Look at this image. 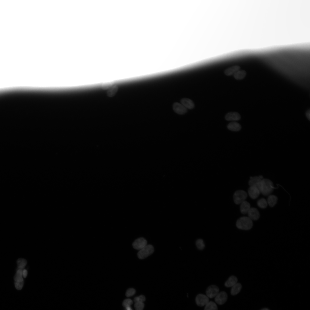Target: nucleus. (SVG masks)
Here are the masks:
<instances>
[{
  "label": "nucleus",
  "instance_id": "f257e3e1",
  "mask_svg": "<svg viewBox=\"0 0 310 310\" xmlns=\"http://www.w3.org/2000/svg\"><path fill=\"white\" fill-rule=\"evenodd\" d=\"M258 188L259 191L265 196L269 195L275 188L272 182L270 180L263 179L260 182Z\"/></svg>",
  "mask_w": 310,
  "mask_h": 310
},
{
  "label": "nucleus",
  "instance_id": "f03ea898",
  "mask_svg": "<svg viewBox=\"0 0 310 310\" xmlns=\"http://www.w3.org/2000/svg\"><path fill=\"white\" fill-rule=\"evenodd\" d=\"M236 225L239 229L248 230L252 228L253 223L252 220L248 217L244 216L240 218L237 220Z\"/></svg>",
  "mask_w": 310,
  "mask_h": 310
},
{
  "label": "nucleus",
  "instance_id": "7ed1b4c3",
  "mask_svg": "<svg viewBox=\"0 0 310 310\" xmlns=\"http://www.w3.org/2000/svg\"><path fill=\"white\" fill-rule=\"evenodd\" d=\"M154 251V248L152 245H147L139 250L137 253V256L140 259H144L152 254Z\"/></svg>",
  "mask_w": 310,
  "mask_h": 310
},
{
  "label": "nucleus",
  "instance_id": "20e7f679",
  "mask_svg": "<svg viewBox=\"0 0 310 310\" xmlns=\"http://www.w3.org/2000/svg\"><path fill=\"white\" fill-rule=\"evenodd\" d=\"M23 270L21 269L17 270L14 277L15 286L18 290L22 289L24 284Z\"/></svg>",
  "mask_w": 310,
  "mask_h": 310
},
{
  "label": "nucleus",
  "instance_id": "39448f33",
  "mask_svg": "<svg viewBox=\"0 0 310 310\" xmlns=\"http://www.w3.org/2000/svg\"><path fill=\"white\" fill-rule=\"evenodd\" d=\"M247 194L245 191L238 190L236 191L233 195V200L236 204H240L245 201L247 197Z\"/></svg>",
  "mask_w": 310,
  "mask_h": 310
},
{
  "label": "nucleus",
  "instance_id": "423d86ee",
  "mask_svg": "<svg viewBox=\"0 0 310 310\" xmlns=\"http://www.w3.org/2000/svg\"><path fill=\"white\" fill-rule=\"evenodd\" d=\"M219 289L216 286L212 285L207 288L206 291V296L210 298H212L217 294L219 292Z\"/></svg>",
  "mask_w": 310,
  "mask_h": 310
},
{
  "label": "nucleus",
  "instance_id": "0eeeda50",
  "mask_svg": "<svg viewBox=\"0 0 310 310\" xmlns=\"http://www.w3.org/2000/svg\"><path fill=\"white\" fill-rule=\"evenodd\" d=\"M209 301V298L206 295L203 294H199L196 297V304L200 307L205 306Z\"/></svg>",
  "mask_w": 310,
  "mask_h": 310
},
{
  "label": "nucleus",
  "instance_id": "6e6552de",
  "mask_svg": "<svg viewBox=\"0 0 310 310\" xmlns=\"http://www.w3.org/2000/svg\"><path fill=\"white\" fill-rule=\"evenodd\" d=\"M228 296L226 293L224 291L219 292L215 297V302L220 305L224 304L227 301Z\"/></svg>",
  "mask_w": 310,
  "mask_h": 310
},
{
  "label": "nucleus",
  "instance_id": "1a4fd4ad",
  "mask_svg": "<svg viewBox=\"0 0 310 310\" xmlns=\"http://www.w3.org/2000/svg\"><path fill=\"white\" fill-rule=\"evenodd\" d=\"M147 245V241L144 238L141 237L135 240L132 244V246L135 249L140 250Z\"/></svg>",
  "mask_w": 310,
  "mask_h": 310
},
{
  "label": "nucleus",
  "instance_id": "9d476101",
  "mask_svg": "<svg viewBox=\"0 0 310 310\" xmlns=\"http://www.w3.org/2000/svg\"><path fill=\"white\" fill-rule=\"evenodd\" d=\"M173 108L174 111L178 114L183 115L187 112V109L181 103L178 102H175L174 103L173 105Z\"/></svg>",
  "mask_w": 310,
  "mask_h": 310
},
{
  "label": "nucleus",
  "instance_id": "9b49d317",
  "mask_svg": "<svg viewBox=\"0 0 310 310\" xmlns=\"http://www.w3.org/2000/svg\"><path fill=\"white\" fill-rule=\"evenodd\" d=\"M241 118L240 114L236 112H231L227 113L226 115L225 118L228 121H237L239 120Z\"/></svg>",
  "mask_w": 310,
  "mask_h": 310
},
{
  "label": "nucleus",
  "instance_id": "f8f14e48",
  "mask_svg": "<svg viewBox=\"0 0 310 310\" xmlns=\"http://www.w3.org/2000/svg\"><path fill=\"white\" fill-rule=\"evenodd\" d=\"M247 213L248 217L252 220H256L260 217L259 213L258 210L254 208H250Z\"/></svg>",
  "mask_w": 310,
  "mask_h": 310
},
{
  "label": "nucleus",
  "instance_id": "ddd939ff",
  "mask_svg": "<svg viewBox=\"0 0 310 310\" xmlns=\"http://www.w3.org/2000/svg\"><path fill=\"white\" fill-rule=\"evenodd\" d=\"M263 179V177L261 176L251 177L249 181V184L250 187L253 186L258 188L260 182Z\"/></svg>",
  "mask_w": 310,
  "mask_h": 310
},
{
  "label": "nucleus",
  "instance_id": "4468645a",
  "mask_svg": "<svg viewBox=\"0 0 310 310\" xmlns=\"http://www.w3.org/2000/svg\"><path fill=\"white\" fill-rule=\"evenodd\" d=\"M248 193L251 198L255 199L259 196L260 191L258 188L256 187L250 186L248 189Z\"/></svg>",
  "mask_w": 310,
  "mask_h": 310
},
{
  "label": "nucleus",
  "instance_id": "2eb2a0df",
  "mask_svg": "<svg viewBox=\"0 0 310 310\" xmlns=\"http://www.w3.org/2000/svg\"><path fill=\"white\" fill-rule=\"evenodd\" d=\"M181 104L187 109H193L195 106V104L193 101L188 98H182L181 100Z\"/></svg>",
  "mask_w": 310,
  "mask_h": 310
},
{
  "label": "nucleus",
  "instance_id": "dca6fc26",
  "mask_svg": "<svg viewBox=\"0 0 310 310\" xmlns=\"http://www.w3.org/2000/svg\"><path fill=\"white\" fill-rule=\"evenodd\" d=\"M240 67L238 65H234L225 69L224 73L226 76H230L233 75L237 71L240 69Z\"/></svg>",
  "mask_w": 310,
  "mask_h": 310
},
{
  "label": "nucleus",
  "instance_id": "f3484780",
  "mask_svg": "<svg viewBox=\"0 0 310 310\" xmlns=\"http://www.w3.org/2000/svg\"><path fill=\"white\" fill-rule=\"evenodd\" d=\"M240 204V210L241 212L244 214H247L251 208L250 204L245 200Z\"/></svg>",
  "mask_w": 310,
  "mask_h": 310
},
{
  "label": "nucleus",
  "instance_id": "a211bd4d",
  "mask_svg": "<svg viewBox=\"0 0 310 310\" xmlns=\"http://www.w3.org/2000/svg\"><path fill=\"white\" fill-rule=\"evenodd\" d=\"M118 89V86L114 84L107 90L106 93V96L109 98L113 97L117 93Z\"/></svg>",
  "mask_w": 310,
  "mask_h": 310
},
{
  "label": "nucleus",
  "instance_id": "6ab92c4d",
  "mask_svg": "<svg viewBox=\"0 0 310 310\" xmlns=\"http://www.w3.org/2000/svg\"><path fill=\"white\" fill-rule=\"evenodd\" d=\"M227 127L228 129L233 131H239L241 128V125L235 121H233L228 123Z\"/></svg>",
  "mask_w": 310,
  "mask_h": 310
},
{
  "label": "nucleus",
  "instance_id": "aec40b11",
  "mask_svg": "<svg viewBox=\"0 0 310 310\" xmlns=\"http://www.w3.org/2000/svg\"><path fill=\"white\" fill-rule=\"evenodd\" d=\"M238 279L235 276H230L225 283L224 285L227 287H232L237 283Z\"/></svg>",
  "mask_w": 310,
  "mask_h": 310
},
{
  "label": "nucleus",
  "instance_id": "412c9836",
  "mask_svg": "<svg viewBox=\"0 0 310 310\" xmlns=\"http://www.w3.org/2000/svg\"><path fill=\"white\" fill-rule=\"evenodd\" d=\"M246 71L243 69L237 71L233 75V77L236 80H240L244 79L246 76Z\"/></svg>",
  "mask_w": 310,
  "mask_h": 310
},
{
  "label": "nucleus",
  "instance_id": "4be33fe9",
  "mask_svg": "<svg viewBox=\"0 0 310 310\" xmlns=\"http://www.w3.org/2000/svg\"><path fill=\"white\" fill-rule=\"evenodd\" d=\"M242 288V285L239 283H237L232 287L231 290V294L232 295H235L239 293L241 291Z\"/></svg>",
  "mask_w": 310,
  "mask_h": 310
},
{
  "label": "nucleus",
  "instance_id": "5701e85b",
  "mask_svg": "<svg viewBox=\"0 0 310 310\" xmlns=\"http://www.w3.org/2000/svg\"><path fill=\"white\" fill-rule=\"evenodd\" d=\"M278 200L277 197L275 195H271L269 196L268 198V203L269 206L273 207L276 204Z\"/></svg>",
  "mask_w": 310,
  "mask_h": 310
},
{
  "label": "nucleus",
  "instance_id": "b1692460",
  "mask_svg": "<svg viewBox=\"0 0 310 310\" xmlns=\"http://www.w3.org/2000/svg\"><path fill=\"white\" fill-rule=\"evenodd\" d=\"M204 310H218V308L214 302L210 301L206 305Z\"/></svg>",
  "mask_w": 310,
  "mask_h": 310
},
{
  "label": "nucleus",
  "instance_id": "393cba45",
  "mask_svg": "<svg viewBox=\"0 0 310 310\" xmlns=\"http://www.w3.org/2000/svg\"><path fill=\"white\" fill-rule=\"evenodd\" d=\"M27 263L26 260L23 258L19 259L17 261V270H23Z\"/></svg>",
  "mask_w": 310,
  "mask_h": 310
},
{
  "label": "nucleus",
  "instance_id": "a878e982",
  "mask_svg": "<svg viewBox=\"0 0 310 310\" xmlns=\"http://www.w3.org/2000/svg\"><path fill=\"white\" fill-rule=\"evenodd\" d=\"M267 202L264 198H262L259 199L257 202L258 206L261 208L264 209L267 206Z\"/></svg>",
  "mask_w": 310,
  "mask_h": 310
},
{
  "label": "nucleus",
  "instance_id": "bb28decb",
  "mask_svg": "<svg viewBox=\"0 0 310 310\" xmlns=\"http://www.w3.org/2000/svg\"><path fill=\"white\" fill-rule=\"evenodd\" d=\"M196 245L197 248L199 250L203 249L205 247L204 241L202 239H199L196 241Z\"/></svg>",
  "mask_w": 310,
  "mask_h": 310
},
{
  "label": "nucleus",
  "instance_id": "cd10ccee",
  "mask_svg": "<svg viewBox=\"0 0 310 310\" xmlns=\"http://www.w3.org/2000/svg\"><path fill=\"white\" fill-rule=\"evenodd\" d=\"M146 298L143 295H141L138 297H135L134 299V301L135 303L138 302H142L144 301Z\"/></svg>",
  "mask_w": 310,
  "mask_h": 310
},
{
  "label": "nucleus",
  "instance_id": "c85d7f7f",
  "mask_svg": "<svg viewBox=\"0 0 310 310\" xmlns=\"http://www.w3.org/2000/svg\"><path fill=\"white\" fill-rule=\"evenodd\" d=\"M144 306V304L143 303H136L134 304V307L135 310H143Z\"/></svg>",
  "mask_w": 310,
  "mask_h": 310
},
{
  "label": "nucleus",
  "instance_id": "c756f323",
  "mask_svg": "<svg viewBox=\"0 0 310 310\" xmlns=\"http://www.w3.org/2000/svg\"><path fill=\"white\" fill-rule=\"evenodd\" d=\"M113 85L114 83L112 82L103 84L101 85V87L104 90H108Z\"/></svg>",
  "mask_w": 310,
  "mask_h": 310
},
{
  "label": "nucleus",
  "instance_id": "7c9ffc66",
  "mask_svg": "<svg viewBox=\"0 0 310 310\" xmlns=\"http://www.w3.org/2000/svg\"><path fill=\"white\" fill-rule=\"evenodd\" d=\"M133 301L132 300L130 299H127L125 300L123 302L122 305L125 307H129L133 304Z\"/></svg>",
  "mask_w": 310,
  "mask_h": 310
},
{
  "label": "nucleus",
  "instance_id": "2f4dec72",
  "mask_svg": "<svg viewBox=\"0 0 310 310\" xmlns=\"http://www.w3.org/2000/svg\"><path fill=\"white\" fill-rule=\"evenodd\" d=\"M135 293V290L133 288H129L127 290L125 295L127 297H130L133 295Z\"/></svg>",
  "mask_w": 310,
  "mask_h": 310
},
{
  "label": "nucleus",
  "instance_id": "473e14b6",
  "mask_svg": "<svg viewBox=\"0 0 310 310\" xmlns=\"http://www.w3.org/2000/svg\"><path fill=\"white\" fill-rule=\"evenodd\" d=\"M27 271L26 269H24L23 270V276L24 278H26L27 275Z\"/></svg>",
  "mask_w": 310,
  "mask_h": 310
},
{
  "label": "nucleus",
  "instance_id": "72a5a7b5",
  "mask_svg": "<svg viewBox=\"0 0 310 310\" xmlns=\"http://www.w3.org/2000/svg\"><path fill=\"white\" fill-rule=\"evenodd\" d=\"M306 116L307 117L308 119L309 120V119H310V111H307V112H306Z\"/></svg>",
  "mask_w": 310,
  "mask_h": 310
},
{
  "label": "nucleus",
  "instance_id": "f704fd0d",
  "mask_svg": "<svg viewBox=\"0 0 310 310\" xmlns=\"http://www.w3.org/2000/svg\"><path fill=\"white\" fill-rule=\"evenodd\" d=\"M127 310H132L130 306L126 307Z\"/></svg>",
  "mask_w": 310,
  "mask_h": 310
},
{
  "label": "nucleus",
  "instance_id": "c9c22d12",
  "mask_svg": "<svg viewBox=\"0 0 310 310\" xmlns=\"http://www.w3.org/2000/svg\"><path fill=\"white\" fill-rule=\"evenodd\" d=\"M261 310H270L269 309H267V308H264V309H261Z\"/></svg>",
  "mask_w": 310,
  "mask_h": 310
}]
</instances>
